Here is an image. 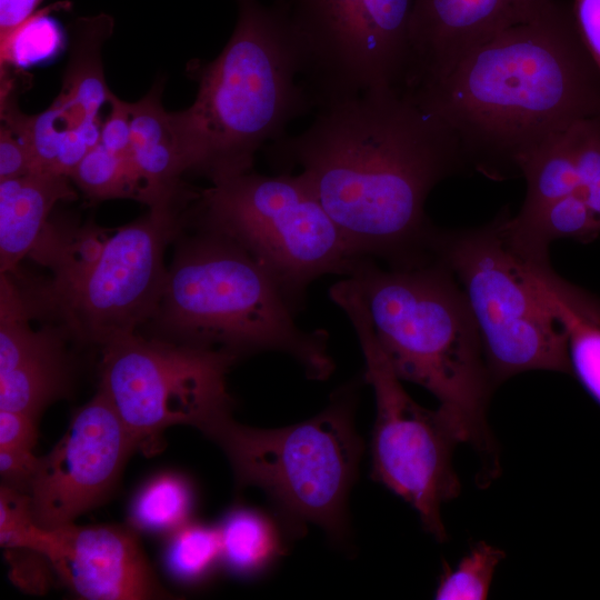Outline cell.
Masks as SVG:
<instances>
[{
	"instance_id": "6da1fadb",
	"label": "cell",
	"mask_w": 600,
	"mask_h": 600,
	"mask_svg": "<svg viewBox=\"0 0 600 600\" xmlns=\"http://www.w3.org/2000/svg\"><path fill=\"white\" fill-rule=\"evenodd\" d=\"M267 154L281 172L299 168L354 257L390 267L431 260L427 198L468 166L449 127L398 88L319 108L309 128L269 143Z\"/></svg>"
},
{
	"instance_id": "7a4b0ae2",
	"label": "cell",
	"mask_w": 600,
	"mask_h": 600,
	"mask_svg": "<svg viewBox=\"0 0 600 600\" xmlns=\"http://www.w3.org/2000/svg\"><path fill=\"white\" fill-rule=\"evenodd\" d=\"M410 92L454 133L467 164L493 178L520 173L541 146L600 118V70L561 0Z\"/></svg>"
},
{
	"instance_id": "3957f363",
	"label": "cell",
	"mask_w": 600,
	"mask_h": 600,
	"mask_svg": "<svg viewBox=\"0 0 600 600\" xmlns=\"http://www.w3.org/2000/svg\"><path fill=\"white\" fill-rule=\"evenodd\" d=\"M360 292L373 332L402 381L439 401L460 442L494 464L487 407L493 384L481 338L462 289L440 261L380 267L352 260L347 276Z\"/></svg>"
},
{
	"instance_id": "277c9868",
	"label": "cell",
	"mask_w": 600,
	"mask_h": 600,
	"mask_svg": "<svg viewBox=\"0 0 600 600\" xmlns=\"http://www.w3.org/2000/svg\"><path fill=\"white\" fill-rule=\"evenodd\" d=\"M233 32L219 56L198 61L194 102L170 112L184 173L211 183L249 172L256 153L286 133L313 103L280 12L260 0H234Z\"/></svg>"
},
{
	"instance_id": "5b68a950",
	"label": "cell",
	"mask_w": 600,
	"mask_h": 600,
	"mask_svg": "<svg viewBox=\"0 0 600 600\" xmlns=\"http://www.w3.org/2000/svg\"><path fill=\"white\" fill-rule=\"evenodd\" d=\"M200 227L168 268L153 316L169 340L236 357L263 351L292 358L311 380L334 370L324 330H304L264 268L231 238Z\"/></svg>"
},
{
	"instance_id": "8992f818",
	"label": "cell",
	"mask_w": 600,
	"mask_h": 600,
	"mask_svg": "<svg viewBox=\"0 0 600 600\" xmlns=\"http://www.w3.org/2000/svg\"><path fill=\"white\" fill-rule=\"evenodd\" d=\"M359 384L340 387L322 411L296 424L259 429L230 412L203 432L226 453L239 489L263 491L289 539L309 524L337 542L347 537V500L363 452L354 427Z\"/></svg>"
},
{
	"instance_id": "52a82bcc",
	"label": "cell",
	"mask_w": 600,
	"mask_h": 600,
	"mask_svg": "<svg viewBox=\"0 0 600 600\" xmlns=\"http://www.w3.org/2000/svg\"><path fill=\"white\" fill-rule=\"evenodd\" d=\"M430 253L462 286L493 384L531 370L572 373L559 310L564 281L549 262L518 252L501 218L478 229H434Z\"/></svg>"
},
{
	"instance_id": "ba28073f",
	"label": "cell",
	"mask_w": 600,
	"mask_h": 600,
	"mask_svg": "<svg viewBox=\"0 0 600 600\" xmlns=\"http://www.w3.org/2000/svg\"><path fill=\"white\" fill-rule=\"evenodd\" d=\"M178 206L150 208L109 237L87 230L51 263L56 278L43 291L68 336L101 346L136 333L158 309L168 269L163 253L181 227Z\"/></svg>"
},
{
	"instance_id": "9c48e42d",
	"label": "cell",
	"mask_w": 600,
	"mask_h": 600,
	"mask_svg": "<svg viewBox=\"0 0 600 600\" xmlns=\"http://www.w3.org/2000/svg\"><path fill=\"white\" fill-rule=\"evenodd\" d=\"M199 226L243 247L271 276L297 313L309 286L347 276L354 257L339 228L298 176L246 172L201 190Z\"/></svg>"
},
{
	"instance_id": "30bf717a",
	"label": "cell",
	"mask_w": 600,
	"mask_h": 600,
	"mask_svg": "<svg viewBox=\"0 0 600 600\" xmlns=\"http://www.w3.org/2000/svg\"><path fill=\"white\" fill-rule=\"evenodd\" d=\"M329 296L354 329L364 358L363 380L374 393L371 477L408 502L426 530L442 541L446 530L440 508L460 492L452 466L453 448L460 440L439 409L423 408L408 394L352 280L344 277L332 284Z\"/></svg>"
},
{
	"instance_id": "8fae6325",
	"label": "cell",
	"mask_w": 600,
	"mask_h": 600,
	"mask_svg": "<svg viewBox=\"0 0 600 600\" xmlns=\"http://www.w3.org/2000/svg\"><path fill=\"white\" fill-rule=\"evenodd\" d=\"M100 389L119 414L134 450L146 456L163 448L172 426L202 433L230 413L227 373L234 354L169 339L136 333L102 348Z\"/></svg>"
},
{
	"instance_id": "7c38bea8",
	"label": "cell",
	"mask_w": 600,
	"mask_h": 600,
	"mask_svg": "<svg viewBox=\"0 0 600 600\" xmlns=\"http://www.w3.org/2000/svg\"><path fill=\"white\" fill-rule=\"evenodd\" d=\"M313 107L406 88L413 0H274Z\"/></svg>"
},
{
	"instance_id": "4fadbf2b",
	"label": "cell",
	"mask_w": 600,
	"mask_h": 600,
	"mask_svg": "<svg viewBox=\"0 0 600 600\" xmlns=\"http://www.w3.org/2000/svg\"><path fill=\"white\" fill-rule=\"evenodd\" d=\"M113 24L107 13L72 21L69 58L57 98L37 114H26L17 104L3 113L4 122L28 147L37 171L70 178L83 156L99 142V112L112 94L104 78L102 47Z\"/></svg>"
},
{
	"instance_id": "5bb4252c",
	"label": "cell",
	"mask_w": 600,
	"mask_h": 600,
	"mask_svg": "<svg viewBox=\"0 0 600 600\" xmlns=\"http://www.w3.org/2000/svg\"><path fill=\"white\" fill-rule=\"evenodd\" d=\"M133 451L119 414L99 389L74 411L52 450L40 457L29 493L37 522L54 529L100 504Z\"/></svg>"
},
{
	"instance_id": "9a60e30c",
	"label": "cell",
	"mask_w": 600,
	"mask_h": 600,
	"mask_svg": "<svg viewBox=\"0 0 600 600\" xmlns=\"http://www.w3.org/2000/svg\"><path fill=\"white\" fill-rule=\"evenodd\" d=\"M57 576L89 600H147L170 596L157 580L132 527L47 529L41 549Z\"/></svg>"
},
{
	"instance_id": "2e32d148",
	"label": "cell",
	"mask_w": 600,
	"mask_h": 600,
	"mask_svg": "<svg viewBox=\"0 0 600 600\" xmlns=\"http://www.w3.org/2000/svg\"><path fill=\"white\" fill-rule=\"evenodd\" d=\"M552 0H413L406 90L443 78L466 54L530 21Z\"/></svg>"
},
{
	"instance_id": "e0dca14e",
	"label": "cell",
	"mask_w": 600,
	"mask_h": 600,
	"mask_svg": "<svg viewBox=\"0 0 600 600\" xmlns=\"http://www.w3.org/2000/svg\"><path fill=\"white\" fill-rule=\"evenodd\" d=\"M163 81L158 80L149 92L130 102V159L142 184L141 202L150 208L194 200L199 192L187 190L178 143L170 112L161 103Z\"/></svg>"
},
{
	"instance_id": "ac0fdd59",
	"label": "cell",
	"mask_w": 600,
	"mask_h": 600,
	"mask_svg": "<svg viewBox=\"0 0 600 600\" xmlns=\"http://www.w3.org/2000/svg\"><path fill=\"white\" fill-rule=\"evenodd\" d=\"M70 384V362L59 332L34 331L0 352V409L38 418Z\"/></svg>"
},
{
	"instance_id": "d6986e66",
	"label": "cell",
	"mask_w": 600,
	"mask_h": 600,
	"mask_svg": "<svg viewBox=\"0 0 600 600\" xmlns=\"http://www.w3.org/2000/svg\"><path fill=\"white\" fill-rule=\"evenodd\" d=\"M69 177L32 172L0 181V272L13 274L42 240L59 201L77 194Z\"/></svg>"
},
{
	"instance_id": "ffe728a7",
	"label": "cell",
	"mask_w": 600,
	"mask_h": 600,
	"mask_svg": "<svg viewBox=\"0 0 600 600\" xmlns=\"http://www.w3.org/2000/svg\"><path fill=\"white\" fill-rule=\"evenodd\" d=\"M219 528L221 561L236 574L254 576L282 554L287 538L274 517L250 508L229 511Z\"/></svg>"
},
{
	"instance_id": "44dd1931",
	"label": "cell",
	"mask_w": 600,
	"mask_h": 600,
	"mask_svg": "<svg viewBox=\"0 0 600 600\" xmlns=\"http://www.w3.org/2000/svg\"><path fill=\"white\" fill-rule=\"evenodd\" d=\"M571 371L600 403V300L567 282L559 293Z\"/></svg>"
},
{
	"instance_id": "7402d4cb",
	"label": "cell",
	"mask_w": 600,
	"mask_h": 600,
	"mask_svg": "<svg viewBox=\"0 0 600 600\" xmlns=\"http://www.w3.org/2000/svg\"><path fill=\"white\" fill-rule=\"evenodd\" d=\"M519 172L527 182V194L519 214L580 190L577 170L566 131L529 154Z\"/></svg>"
},
{
	"instance_id": "603a6c76",
	"label": "cell",
	"mask_w": 600,
	"mask_h": 600,
	"mask_svg": "<svg viewBox=\"0 0 600 600\" xmlns=\"http://www.w3.org/2000/svg\"><path fill=\"white\" fill-rule=\"evenodd\" d=\"M192 503V489L184 478L160 474L148 481L132 500L131 527L147 532L174 531L188 522Z\"/></svg>"
},
{
	"instance_id": "cb8c5ba5",
	"label": "cell",
	"mask_w": 600,
	"mask_h": 600,
	"mask_svg": "<svg viewBox=\"0 0 600 600\" xmlns=\"http://www.w3.org/2000/svg\"><path fill=\"white\" fill-rule=\"evenodd\" d=\"M70 179L91 201L142 200V184L130 157L114 153L99 142L79 161Z\"/></svg>"
},
{
	"instance_id": "d4e9b609",
	"label": "cell",
	"mask_w": 600,
	"mask_h": 600,
	"mask_svg": "<svg viewBox=\"0 0 600 600\" xmlns=\"http://www.w3.org/2000/svg\"><path fill=\"white\" fill-rule=\"evenodd\" d=\"M221 561L219 528L184 523L176 529L163 552V563L171 577L182 582L206 578Z\"/></svg>"
},
{
	"instance_id": "484cf974",
	"label": "cell",
	"mask_w": 600,
	"mask_h": 600,
	"mask_svg": "<svg viewBox=\"0 0 600 600\" xmlns=\"http://www.w3.org/2000/svg\"><path fill=\"white\" fill-rule=\"evenodd\" d=\"M68 1L58 2L38 10L20 24L8 40L0 44V73L9 66L28 67L57 54L62 43V32L49 13L57 8H67Z\"/></svg>"
},
{
	"instance_id": "4316f807",
	"label": "cell",
	"mask_w": 600,
	"mask_h": 600,
	"mask_svg": "<svg viewBox=\"0 0 600 600\" xmlns=\"http://www.w3.org/2000/svg\"><path fill=\"white\" fill-rule=\"evenodd\" d=\"M506 553L483 541L476 543L454 567H446L434 598L438 600H482L488 597L498 564Z\"/></svg>"
},
{
	"instance_id": "83f0119b",
	"label": "cell",
	"mask_w": 600,
	"mask_h": 600,
	"mask_svg": "<svg viewBox=\"0 0 600 600\" xmlns=\"http://www.w3.org/2000/svg\"><path fill=\"white\" fill-rule=\"evenodd\" d=\"M46 528L36 520L31 497L1 484L0 488V544L6 548L41 550Z\"/></svg>"
},
{
	"instance_id": "f1b7e54d",
	"label": "cell",
	"mask_w": 600,
	"mask_h": 600,
	"mask_svg": "<svg viewBox=\"0 0 600 600\" xmlns=\"http://www.w3.org/2000/svg\"><path fill=\"white\" fill-rule=\"evenodd\" d=\"M10 577L14 583L32 593H42L50 586L53 567L39 551L26 548L7 549Z\"/></svg>"
},
{
	"instance_id": "f546056e",
	"label": "cell",
	"mask_w": 600,
	"mask_h": 600,
	"mask_svg": "<svg viewBox=\"0 0 600 600\" xmlns=\"http://www.w3.org/2000/svg\"><path fill=\"white\" fill-rule=\"evenodd\" d=\"M110 111L102 120L99 143L108 150L130 157L131 152V116L130 102L111 94Z\"/></svg>"
},
{
	"instance_id": "4dcf8cb0",
	"label": "cell",
	"mask_w": 600,
	"mask_h": 600,
	"mask_svg": "<svg viewBox=\"0 0 600 600\" xmlns=\"http://www.w3.org/2000/svg\"><path fill=\"white\" fill-rule=\"evenodd\" d=\"M36 172L32 156L8 124L0 127V181L19 178Z\"/></svg>"
},
{
	"instance_id": "1f68e13d",
	"label": "cell",
	"mask_w": 600,
	"mask_h": 600,
	"mask_svg": "<svg viewBox=\"0 0 600 600\" xmlns=\"http://www.w3.org/2000/svg\"><path fill=\"white\" fill-rule=\"evenodd\" d=\"M39 461L32 450L0 449L2 484L29 494Z\"/></svg>"
},
{
	"instance_id": "d6a6232c",
	"label": "cell",
	"mask_w": 600,
	"mask_h": 600,
	"mask_svg": "<svg viewBox=\"0 0 600 600\" xmlns=\"http://www.w3.org/2000/svg\"><path fill=\"white\" fill-rule=\"evenodd\" d=\"M37 418L0 409V449L32 450L37 442Z\"/></svg>"
},
{
	"instance_id": "836d02e7",
	"label": "cell",
	"mask_w": 600,
	"mask_h": 600,
	"mask_svg": "<svg viewBox=\"0 0 600 600\" xmlns=\"http://www.w3.org/2000/svg\"><path fill=\"white\" fill-rule=\"evenodd\" d=\"M571 6L582 41L600 70V0H573Z\"/></svg>"
},
{
	"instance_id": "e575fe53",
	"label": "cell",
	"mask_w": 600,
	"mask_h": 600,
	"mask_svg": "<svg viewBox=\"0 0 600 600\" xmlns=\"http://www.w3.org/2000/svg\"><path fill=\"white\" fill-rule=\"evenodd\" d=\"M42 0H0V44L38 11Z\"/></svg>"
},
{
	"instance_id": "d590c367",
	"label": "cell",
	"mask_w": 600,
	"mask_h": 600,
	"mask_svg": "<svg viewBox=\"0 0 600 600\" xmlns=\"http://www.w3.org/2000/svg\"><path fill=\"white\" fill-rule=\"evenodd\" d=\"M600 229V174L579 190Z\"/></svg>"
}]
</instances>
